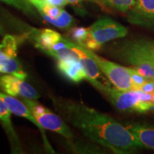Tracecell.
Wrapping results in <instances>:
<instances>
[{"label": "cell", "instance_id": "1", "mask_svg": "<svg viewBox=\"0 0 154 154\" xmlns=\"http://www.w3.org/2000/svg\"><path fill=\"white\" fill-rule=\"evenodd\" d=\"M54 108L65 122L86 138L117 154L136 153L141 146L126 126L110 116L81 102L51 96Z\"/></svg>", "mask_w": 154, "mask_h": 154}, {"label": "cell", "instance_id": "2", "mask_svg": "<svg viewBox=\"0 0 154 154\" xmlns=\"http://www.w3.org/2000/svg\"><path fill=\"white\" fill-rule=\"evenodd\" d=\"M111 51L119 60L132 66L147 79L154 81V59L141 38L119 42L111 48Z\"/></svg>", "mask_w": 154, "mask_h": 154}, {"label": "cell", "instance_id": "3", "mask_svg": "<svg viewBox=\"0 0 154 154\" xmlns=\"http://www.w3.org/2000/svg\"><path fill=\"white\" fill-rule=\"evenodd\" d=\"M88 82L103 94L116 110L124 113H145L154 110L152 101L141 99V91H122L111 88L101 81L88 80Z\"/></svg>", "mask_w": 154, "mask_h": 154}, {"label": "cell", "instance_id": "4", "mask_svg": "<svg viewBox=\"0 0 154 154\" xmlns=\"http://www.w3.org/2000/svg\"><path fill=\"white\" fill-rule=\"evenodd\" d=\"M27 38L33 40L34 47L53 57L57 60L75 58L77 55L68 44V39L52 29H32L26 33Z\"/></svg>", "mask_w": 154, "mask_h": 154}, {"label": "cell", "instance_id": "5", "mask_svg": "<svg viewBox=\"0 0 154 154\" xmlns=\"http://www.w3.org/2000/svg\"><path fill=\"white\" fill-rule=\"evenodd\" d=\"M128 34V29L114 19L103 17L88 27V35L82 47L92 51L101 49L107 42L124 38Z\"/></svg>", "mask_w": 154, "mask_h": 154}, {"label": "cell", "instance_id": "6", "mask_svg": "<svg viewBox=\"0 0 154 154\" xmlns=\"http://www.w3.org/2000/svg\"><path fill=\"white\" fill-rule=\"evenodd\" d=\"M26 37V34L19 36L10 34L5 36L0 43V73L12 74L26 79L27 74L22 69L17 56V50L22 38Z\"/></svg>", "mask_w": 154, "mask_h": 154}, {"label": "cell", "instance_id": "7", "mask_svg": "<svg viewBox=\"0 0 154 154\" xmlns=\"http://www.w3.org/2000/svg\"><path fill=\"white\" fill-rule=\"evenodd\" d=\"M22 101L44 129L57 133L69 140L73 138L72 132L68 125L59 114H56L47 107L36 101V100L22 99Z\"/></svg>", "mask_w": 154, "mask_h": 154}, {"label": "cell", "instance_id": "8", "mask_svg": "<svg viewBox=\"0 0 154 154\" xmlns=\"http://www.w3.org/2000/svg\"><path fill=\"white\" fill-rule=\"evenodd\" d=\"M81 46V45H80ZM82 47V46H81ZM84 52L95 61L101 72L115 88L122 91L135 90L128 67H125L100 57L92 50L82 47Z\"/></svg>", "mask_w": 154, "mask_h": 154}, {"label": "cell", "instance_id": "9", "mask_svg": "<svg viewBox=\"0 0 154 154\" xmlns=\"http://www.w3.org/2000/svg\"><path fill=\"white\" fill-rule=\"evenodd\" d=\"M0 90L8 95L22 99L36 100L40 97L33 86L12 74H5L0 76Z\"/></svg>", "mask_w": 154, "mask_h": 154}, {"label": "cell", "instance_id": "10", "mask_svg": "<svg viewBox=\"0 0 154 154\" xmlns=\"http://www.w3.org/2000/svg\"><path fill=\"white\" fill-rule=\"evenodd\" d=\"M128 21L143 27H154V0H135L127 13Z\"/></svg>", "mask_w": 154, "mask_h": 154}, {"label": "cell", "instance_id": "11", "mask_svg": "<svg viewBox=\"0 0 154 154\" xmlns=\"http://www.w3.org/2000/svg\"><path fill=\"white\" fill-rule=\"evenodd\" d=\"M0 98L5 102V104L8 107V109L11 111V113H14V114L18 116L26 119L27 120L31 121L32 124H34L35 126H36L38 129L41 132L42 136H43L44 144V146H45V149L48 151L50 152V153H54V150L52 149V147H51L50 143H49V141H48L44 128L36 121L35 118L34 117V116L31 113L29 109L23 103V101H19V99H16L14 96L8 95V94L1 91H0Z\"/></svg>", "mask_w": 154, "mask_h": 154}, {"label": "cell", "instance_id": "12", "mask_svg": "<svg viewBox=\"0 0 154 154\" xmlns=\"http://www.w3.org/2000/svg\"><path fill=\"white\" fill-rule=\"evenodd\" d=\"M57 67L63 76L74 83L81 82L87 79V74L78 57L57 60Z\"/></svg>", "mask_w": 154, "mask_h": 154}, {"label": "cell", "instance_id": "13", "mask_svg": "<svg viewBox=\"0 0 154 154\" xmlns=\"http://www.w3.org/2000/svg\"><path fill=\"white\" fill-rule=\"evenodd\" d=\"M142 148L154 151V125L144 123H129L126 126Z\"/></svg>", "mask_w": 154, "mask_h": 154}, {"label": "cell", "instance_id": "14", "mask_svg": "<svg viewBox=\"0 0 154 154\" xmlns=\"http://www.w3.org/2000/svg\"><path fill=\"white\" fill-rule=\"evenodd\" d=\"M68 44L72 51H74L78 57V59L84 67V70L87 74L86 81L88 80H97L101 81L102 78L101 72L96 64L95 61L91 57L84 52V50L79 44L76 42H72L68 39Z\"/></svg>", "mask_w": 154, "mask_h": 154}, {"label": "cell", "instance_id": "15", "mask_svg": "<svg viewBox=\"0 0 154 154\" xmlns=\"http://www.w3.org/2000/svg\"><path fill=\"white\" fill-rule=\"evenodd\" d=\"M11 112L9 111L8 107L0 98V123L2 124L4 128L8 135L13 151L15 153H22V148L17 133L11 124Z\"/></svg>", "mask_w": 154, "mask_h": 154}, {"label": "cell", "instance_id": "16", "mask_svg": "<svg viewBox=\"0 0 154 154\" xmlns=\"http://www.w3.org/2000/svg\"><path fill=\"white\" fill-rule=\"evenodd\" d=\"M28 1L31 5L37 9L44 20L57 27V18L63 10L61 7L51 5L46 0H28Z\"/></svg>", "mask_w": 154, "mask_h": 154}, {"label": "cell", "instance_id": "17", "mask_svg": "<svg viewBox=\"0 0 154 154\" xmlns=\"http://www.w3.org/2000/svg\"><path fill=\"white\" fill-rule=\"evenodd\" d=\"M107 6L121 13H128L134 5L135 0H102Z\"/></svg>", "mask_w": 154, "mask_h": 154}, {"label": "cell", "instance_id": "18", "mask_svg": "<svg viewBox=\"0 0 154 154\" xmlns=\"http://www.w3.org/2000/svg\"><path fill=\"white\" fill-rule=\"evenodd\" d=\"M7 5L12 6L19 10L22 11L24 14L30 16H36V11L32 7L28 0H0Z\"/></svg>", "mask_w": 154, "mask_h": 154}, {"label": "cell", "instance_id": "19", "mask_svg": "<svg viewBox=\"0 0 154 154\" xmlns=\"http://www.w3.org/2000/svg\"><path fill=\"white\" fill-rule=\"evenodd\" d=\"M71 37L79 45H83L86 40L88 35V28L82 27V26H76L72 28L70 32Z\"/></svg>", "mask_w": 154, "mask_h": 154}, {"label": "cell", "instance_id": "20", "mask_svg": "<svg viewBox=\"0 0 154 154\" xmlns=\"http://www.w3.org/2000/svg\"><path fill=\"white\" fill-rule=\"evenodd\" d=\"M128 71H129V74L131 75V77L135 90L139 91L141 86L148 79L146 77H144L140 73L138 72V71H136V69L133 68V67H128Z\"/></svg>", "mask_w": 154, "mask_h": 154}, {"label": "cell", "instance_id": "21", "mask_svg": "<svg viewBox=\"0 0 154 154\" xmlns=\"http://www.w3.org/2000/svg\"><path fill=\"white\" fill-rule=\"evenodd\" d=\"M66 1L67 2V3L74 7V9L77 11V13L81 14H84L82 0H66Z\"/></svg>", "mask_w": 154, "mask_h": 154}, {"label": "cell", "instance_id": "22", "mask_svg": "<svg viewBox=\"0 0 154 154\" xmlns=\"http://www.w3.org/2000/svg\"><path fill=\"white\" fill-rule=\"evenodd\" d=\"M139 91H141L144 93L152 94L154 92V81L148 79L144 83L141 87L140 88Z\"/></svg>", "mask_w": 154, "mask_h": 154}, {"label": "cell", "instance_id": "23", "mask_svg": "<svg viewBox=\"0 0 154 154\" xmlns=\"http://www.w3.org/2000/svg\"><path fill=\"white\" fill-rule=\"evenodd\" d=\"M142 42L146 48V49L148 50L150 54L153 59H154V41H152V40H149V39H144V38H141Z\"/></svg>", "mask_w": 154, "mask_h": 154}, {"label": "cell", "instance_id": "24", "mask_svg": "<svg viewBox=\"0 0 154 154\" xmlns=\"http://www.w3.org/2000/svg\"><path fill=\"white\" fill-rule=\"evenodd\" d=\"M47 2L59 7H63L66 5H68L66 0H46Z\"/></svg>", "mask_w": 154, "mask_h": 154}, {"label": "cell", "instance_id": "25", "mask_svg": "<svg viewBox=\"0 0 154 154\" xmlns=\"http://www.w3.org/2000/svg\"><path fill=\"white\" fill-rule=\"evenodd\" d=\"M151 101H152V103L154 104V92L151 94Z\"/></svg>", "mask_w": 154, "mask_h": 154}]
</instances>
